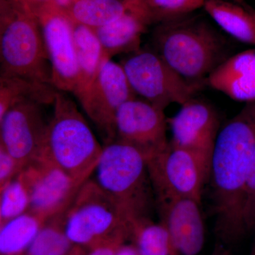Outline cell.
<instances>
[{
	"label": "cell",
	"instance_id": "23",
	"mask_svg": "<svg viewBox=\"0 0 255 255\" xmlns=\"http://www.w3.org/2000/svg\"><path fill=\"white\" fill-rule=\"evenodd\" d=\"M129 235L135 238L139 255H179L165 226L152 222L148 216L132 220Z\"/></svg>",
	"mask_w": 255,
	"mask_h": 255
},
{
	"label": "cell",
	"instance_id": "24",
	"mask_svg": "<svg viewBox=\"0 0 255 255\" xmlns=\"http://www.w3.org/2000/svg\"><path fill=\"white\" fill-rule=\"evenodd\" d=\"M206 0H142L129 8L138 13L148 26L171 21L203 9Z\"/></svg>",
	"mask_w": 255,
	"mask_h": 255
},
{
	"label": "cell",
	"instance_id": "12",
	"mask_svg": "<svg viewBox=\"0 0 255 255\" xmlns=\"http://www.w3.org/2000/svg\"><path fill=\"white\" fill-rule=\"evenodd\" d=\"M42 107L25 101L13 106L0 119V145L23 167L41 157L43 152L48 123Z\"/></svg>",
	"mask_w": 255,
	"mask_h": 255
},
{
	"label": "cell",
	"instance_id": "3",
	"mask_svg": "<svg viewBox=\"0 0 255 255\" xmlns=\"http://www.w3.org/2000/svg\"><path fill=\"white\" fill-rule=\"evenodd\" d=\"M53 105L41 157L85 182L93 174L103 147L75 104L63 92L57 91Z\"/></svg>",
	"mask_w": 255,
	"mask_h": 255
},
{
	"label": "cell",
	"instance_id": "19",
	"mask_svg": "<svg viewBox=\"0 0 255 255\" xmlns=\"http://www.w3.org/2000/svg\"><path fill=\"white\" fill-rule=\"evenodd\" d=\"M73 23V39L78 68V80L73 95L76 97L91 85L102 65L110 59L106 55L95 30Z\"/></svg>",
	"mask_w": 255,
	"mask_h": 255
},
{
	"label": "cell",
	"instance_id": "28",
	"mask_svg": "<svg viewBox=\"0 0 255 255\" xmlns=\"http://www.w3.org/2000/svg\"><path fill=\"white\" fill-rule=\"evenodd\" d=\"M23 167L2 145H0V190L19 174Z\"/></svg>",
	"mask_w": 255,
	"mask_h": 255
},
{
	"label": "cell",
	"instance_id": "22",
	"mask_svg": "<svg viewBox=\"0 0 255 255\" xmlns=\"http://www.w3.org/2000/svg\"><path fill=\"white\" fill-rule=\"evenodd\" d=\"M45 222L46 220L26 211L0 226L1 255L24 254Z\"/></svg>",
	"mask_w": 255,
	"mask_h": 255
},
{
	"label": "cell",
	"instance_id": "31",
	"mask_svg": "<svg viewBox=\"0 0 255 255\" xmlns=\"http://www.w3.org/2000/svg\"><path fill=\"white\" fill-rule=\"evenodd\" d=\"M116 255H139L136 248L128 246H121L117 250Z\"/></svg>",
	"mask_w": 255,
	"mask_h": 255
},
{
	"label": "cell",
	"instance_id": "8",
	"mask_svg": "<svg viewBox=\"0 0 255 255\" xmlns=\"http://www.w3.org/2000/svg\"><path fill=\"white\" fill-rule=\"evenodd\" d=\"M155 198L178 196L201 204L203 191L209 182L210 170L191 151L172 145L147 159Z\"/></svg>",
	"mask_w": 255,
	"mask_h": 255
},
{
	"label": "cell",
	"instance_id": "21",
	"mask_svg": "<svg viewBox=\"0 0 255 255\" xmlns=\"http://www.w3.org/2000/svg\"><path fill=\"white\" fill-rule=\"evenodd\" d=\"M128 10L125 0H76L63 11L72 22L96 29L115 21Z\"/></svg>",
	"mask_w": 255,
	"mask_h": 255
},
{
	"label": "cell",
	"instance_id": "5",
	"mask_svg": "<svg viewBox=\"0 0 255 255\" xmlns=\"http://www.w3.org/2000/svg\"><path fill=\"white\" fill-rule=\"evenodd\" d=\"M94 172L97 185L130 219L148 216L154 192L147 157L140 149L119 139L106 142Z\"/></svg>",
	"mask_w": 255,
	"mask_h": 255
},
{
	"label": "cell",
	"instance_id": "4",
	"mask_svg": "<svg viewBox=\"0 0 255 255\" xmlns=\"http://www.w3.org/2000/svg\"><path fill=\"white\" fill-rule=\"evenodd\" d=\"M0 75L52 85V68L41 26L16 0H0Z\"/></svg>",
	"mask_w": 255,
	"mask_h": 255
},
{
	"label": "cell",
	"instance_id": "20",
	"mask_svg": "<svg viewBox=\"0 0 255 255\" xmlns=\"http://www.w3.org/2000/svg\"><path fill=\"white\" fill-rule=\"evenodd\" d=\"M58 90L53 85L12 75H0V119L13 106L31 101L53 105Z\"/></svg>",
	"mask_w": 255,
	"mask_h": 255
},
{
	"label": "cell",
	"instance_id": "29",
	"mask_svg": "<svg viewBox=\"0 0 255 255\" xmlns=\"http://www.w3.org/2000/svg\"><path fill=\"white\" fill-rule=\"evenodd\" d=\"M122 244V242L114 241L98 245L91 248V251L87 255H116Z\"/></svg>",
	"mask_w": 255,
	"mask_h": 255
},
{
	"label": "cell",
	"instance_id": "10",
	"mask_svg": "<svg viewBox=\"0 0 255 255\" xmlns=\"http://www.w3.org/2000/svg\"><path fill=\"white\" fill-rule=\"evenodd\" d=\"M21 174L29 191L28 212L46 221L66 211L84 183L43 157L25 166Z\"/></svg>",
	"mask_w": 255,
	"mask_h": 255
},
{
	"label": "cell",
	"instance_id": "9",
	"mask_svg": "<svg viewBox=\"0 0 255 255\" xmlns=\"http://www.w3.org/2000/svg\"><path fill=\"white\" fill-rule=\"evenodd\" d=\"M135 97L122 65L112 59L106 60L91 85L76 96L106 142L116 139L115 119L119 108Z\"/></svg>",
	"mask_w": 255,
	"mask_h": 255
},
{
	"label": "cell",
	"instance_id": "1",
	"mask_svg": "<svg viewBox=\"0 0 255 255\" xmlns=\"http://www.w3.org/2000/svg\"><path fill=\"white\" fill-rule=\"evenodd\" d=\"M255 152V101L248 102L220 130L209 181L216 228L226 236L244 231V191Z\"/></svg>",
	"mask_w": 255,
	"mask_h": 255
},
{
	"label": "cell",
	"instance_id": "11",
	"mask_svg": "<svg viewBox=\"0 0 255 255\" xmlns=\"http://www.w3.org/2000/svg\"><path fill=\"white\" fill-rule=\"evenodd\" d=\"M41 26L52 68V85L58 91L74 93L78 68L73 39V23L53 3L35 14Z\"/></svg>",
	"mask_w": 255,
	"mask_h": 255
},
{
	"label": "cell",
	"instance_id": "14",
	"mask_svg": "<svg viewBox=\"0 0 255 255\" xmlns=\"http://www.w3.org/2000/svg\"><path fill=\"white\" fill-rule=\"evenodd\" d=\"M173 117L167 118L172 145L191 151L211 169V159L219 135V119L212 106L192 98Z\"/></svg>",
	"mask_w": 255,
	"mask_h": 255
},
{
	"label": "cell",
	"instance_id": "2",
	"mask_svg": "<svg viewBox=\"0 0 255 255\" xmlns=\"http://www.w3.org/2000/svg\"><path fill=\"white\" fill-rule=\"evenodd\" d=\"M150 39L151 48L191 82L206 84L210 74L231 56L224 36L192 14L155 25Z\"/></svg>",
	"mask_w": 255,
	"mask_h": 255
},
{
	"label": "cell",
	"instance_id": "7",
	"mask_svg": "<svg viewBox=\"0 0 255 255\" xmlns=\"http://www.w3.org/2000/svg\"><path fill=\"white\" fill-rule=\"evenodd\" d=\"M119 63L135 95L161 110L184 105L206 85L184 78L151 48L140 47Z\"/></svg>",
	"mask_w": 255,
	"mask_h": 255
},
{
	"label": "cell",
	"instance_id": "16",
	"mask_svg": "<svg viewBox=\"0 0 255 255\" xmlns=\"http://www.w3.org/2000/svg\"><path fill=\"white\" fill-rule=\"evenodd\" d=\"M205 83L233 100L255 101V47L228 57L210 74Z\"/></svg>",
	"mask_w": 255,
	"mask_h": 255
},
{
	"label": "cell",
	"instance_id": "6",
	"mask_svg": "<svg viewBox=\"0 0 255 255\" xmlns=\"http://www.w3.org/2000/svg\"><path fill=\"white\" fill-rule=\"evenodd\" d=\"M132 221L125 210L90 178L65 212V231L75 246L91 248L123 241L129 236Z\"/></svg>",
	"mask_w": 255,
	"mask_h": 255
},
{
	"label": "cell",
	"instance_id": "18",
	"mask_svg": "<svg viewBox=\"0 0 255 255\" xmlns=\"http://www.w3.org/2000/svg\"><path fill=\"white\" fill-rule=\"evenodd\" d=\"M221 29L255 47V10L231 0H206L203 8Z\"/></svg>",
	"mask_w": 255,
	"mask_h": 255
},
{
	"label": "cell",
	"instance_id": "32",
	"mask_svg": "<svg viewBox=\"0 0 255 255\" xmlns=\"http://www.w3.org/2000/svg\"><path fill=\"white\" fill-rule=\"evenodd\" d=\"M76 0H53V3L60 9L65 10Z\"/></svg>",
	"mask_w": 255,
	"mask_h": 255
},
{
	"label": "cell",
	"instance_id": "13",
	"mask_svg": "<svg viewBox=\"0 0 255 255\" xmlns=\"http://www.w3.org/2000/svg\"><path fill=\"white\" fill-rule=\"evenodd\" d=\"M164 111L137 97L127 101L116 116V139L135 146L147 159L155 155L169 142Z\"/></svg>",
	"mask_w": 255,
	"mask_h": 255
},
{
	"label": "cell",
	"instance_id": "25",
	"mask_svg": "<svg viewBox=\"0 0 255 255\" xmlns=\"http://www.w3.org/2000/svg\"><path fill=\"white\" fill-rule=\"evenodd\" d=\"M65 212L46 220L23 255H68L72 251L75 245L65 233Z\"/></svg>",
	"mask_w": 255,
	"mask_h": 255
},
{
	"label": "cell",
	"instance_id": "33",
	"mask_svg": "<svg viewBox=\"0 0 255 255\" xmlns=\"http://www.w3.org/2000/svg\"><path fill=\"white\" fill-rule=\"evenodd\" d=\"M126 2L127 3L128 6L129 8L132 7V6H135L142 1V0H125Z\"/></svg>",
	"mask_w": 255,
	"mask_h": 255
},
{
	"label": "cell",
	"instance_id": "17",
	"mask_svg": "<svg viewBox=\"0 0 255 255\" xmlns=\"http://www.w3.org/2000/svg\"><path fill=\"white\" fill-rule=\"evenodd\" d=\"M148 26L138 13L129 9L115 21L94 30L106 55L112 59L114 55L139 49L142 34Z\"/></svg>",
	"mask_w": 255,
	"mask_h": 255
},
{
	"label": "cell",
	"instance_id": "15",
	"mask_svg": "<svg viewBox=\"0 0 255 255\" xmlns=\"http://www.w3.org/2000/svg\"><path fill=\"white\" fill-rule=\"evenodd\" d=\"M155 199L160 222L168 231L178 255H199L205 240L200 203L190 198L174 195Z\"/></svg>",
	"mask_w": 255,
	"mask_h": 255
},
{
	"label": "cell",
	"instance_id": "27",
	"mask_svg": "<svg viewBox=\"0 0 255 255\" xmlns=\"http://www.w3.org/2000/svg\"><path fill=\"white\" fill-rule=\"evenodd\" d=\"M243 217L245 229H255V152L245 187Z\"/></svg>",
	"mask_w": 255,
	"mask_h": 255
},
{
	"label": "cell",
	"instance_id": "36",
	"mask_svg": "<svg viewBox=\"0 0 255 255\" xmlns=\"http://www.w3.org/2000/svg\"><path fill=\"white\" fill-rule=\"evenodd\" d=\"M252 255H255V250L254 253H253V254Z\"/></svg>",
	"mask_w": 255,
	"mask_h": 255
},
{
	"label": "cell",
	"instance_id": "26",
	"mask_svg": "<svg viewBox=\"0 0 255 255\" xmlns=\"http://www.w3.org/2000/svg\"><path fill=\"white\" fill-rule=\"evenodd\" d=\"M30 194L21 172L0 190V226L28 211Z\"/></svg>",
	"mask_w": 255,
	"mask_h": 255
},
{
	"label": "cell",
	"instance_id": "30",
	"mask_svg": "<svg viewBox=\"0 0 255 255\" xmlns=\"http://www.w3.org/2000/svg\"><path fill=\"white\" fill-rule=\"evenodd\" d=\"M20 4L36 14L41 8L53 3V0H16Z\"/></svg>",
	"mask_w": 255,
	"mask_h": 255
},
{
	"label": "cell",
	"instance_id": "35",
	"mask_svg": "<svg viewBox=\"0 0 255 255\" xmlns=\"http://www.w3.org/2000/svg\"><path fill=\"white\" fill-rule=\"evenodd\" d=\"M231 1H235V2L240 3V4H244L245 0H231Z\"/></svg>",
	"mask_w": 255,
	"mask_h": 255
},
{
	"label": "cell",
	"instance_id": "34",
	"mask_svg": "<svg viewBox=\"0 0 255 255\" xmlns=\"http://www.w3.org/2000/svg\"><path fill=\"white\" fill-rule=\"evenodd\" d=\"M68 255H82L81 252L77 249V248H74L72 250V251Z\"/></svg>",
	"mask_w": 255,
	"mask_h": 255
}]
</instances>
